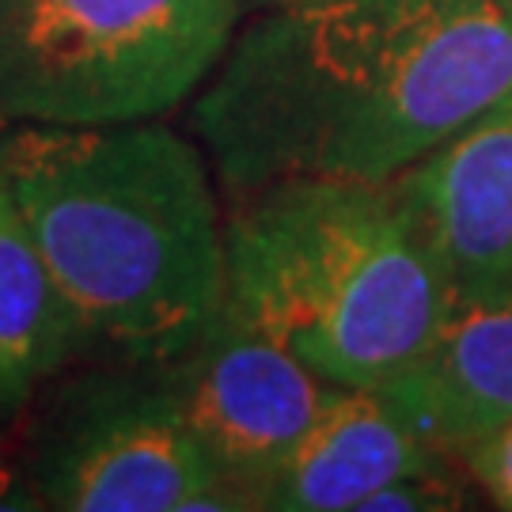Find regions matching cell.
Instances as JSON below:
<instances>
[{
  "label": "cell",
  "instance_id": "6da1fadb",
  "mask_svg": "<svg viewBox=\"0 0 512 512\" xmlns=\"http://www.w3.org/2000/svg\"><path fill=\"white\" fill-rule=\"evenodd\" d=\"M512 99L505 0H323L270 8L194 107L224 186L395 183Z\"/></svg>",
  "mask_w": 512,
  "mask_h": 512
},
{
  "label": "cell",
  "instance_id": "7a4b0ae2",
  "mask_svg": "<svg viewBox=\"0 0 512 512\" xmlns=\"http://www.w3.org/2000/svg\"><path fill=\"white\" fill-rule=\"evenodd\" d=\"M0 175L76 323L137 361H175L224 308V228L198 148L152 122L31 126Z\"/></svg>",
  "mask_w": 512,
  "mask_h": 512
},
{
  "label": "cell",
  "instance_id": "3957f363",
  "mask_svg": "<svg viewBox=\"0 0 512 512\" xmlns=\"http://www.w3.org/2000/svg\"><path fill=\"white\" fill-rule=\"evenodd\" d=\"M224 255V311L334 387L399 376L456 293L395 183L262 186L224 228Z\"/></svg>",
  "mask_w": 512,
  "mask_h": 512
},
{
  "label": "cell",
  "instance_id": "277c9868",
  "mask_svg": "<svg viewBox=\"0 0 512 512\" xmlns=\"http://www.w3.org/2000/svg\"><path fill=\"white\" fill-rule=\"evenodd\" d=\"M239 0H0V118L122 126L220 65Z\"/></svg>",
  "mask_w": 512,
  "mask_h": 512
},
{
  "label": "cell",
  "instance_id": "5b68a950",
  "mask_svg": "<svg viewBox=\"0 0 512 512\" xmlns=\"http://www.w3.org/2000/svg\"><path fill=\"white\" fill-rule=\"evenodd\" d=\"M224 482L258 501L289 459L334 384L319 380L285 346L220 308L205 334L175 357L160 387Z\"/></svg>",
  "mask_w": 512,
  "mask_h": 512
},
{
  "label": "cell",
  "instance_id": "8992f818",
  "mask_svg": "<svg viewBox=\"0 0 512 512\" xmlns=\"http://www.w3.org/2000/svg\"><path fill=\"white\" fill-rule=\"evenodd\" d=\"M220 475L167 395L95 391L38 463L42 505L69 512H183Z\"/></svg>",
  "mask_w": 512,
  "mask_h": 512
},
{
  "label": "cell",
  "instance_id": "52a82bcc",
  "mask_svg": "<svg viewBox=\"0 0 512 512\" xmlns=\"http://www.w3.org/2000/svg\"><path fill=\"white\" fill-rule=\"evenodd\" d=\"M452 289L512 285V99L395 179Z\"/></svg>",
  "mask_w": 512,
  "mask_h": 512
},
{
  "label": "cell",
  "instance_id": "ba28073f",
  "mask_svg": "<svg viewBox=\"0 0 512 512\" xmlns=\"http://www.w3.org/2000/svg\"><path fill=\"white\" fill-rule=\"evenodd\" d=\"M376 391L444 452L512 421V285L456 289L429 346Z\"/></svg>",
  "mask_w": 512,
  "mask_h": 512
},
{
  "label": "cell",
  "instance_id": "9c48e42d",
  "mask_svg": "<svg viewBox=\"0 0 512 512\" xmlns=\"http://www.w3.org/2000/svg\"><path fill=\"white\" fill-rule=\"evenodd\" d=\"M421 471L437 448L376 387H334L289 459L262 490V509L357 512L365 497Z\"/></svg>",
  "mask_w": 512,
  "mask_h": 512
},
{
  "label": "cell",
  "instance_id": "30bf717a",
  "mask_svg": "<svg viewBox=\"0 0 512 512\" xmlns=\"http://www.w3.org/2000/svg\"><path fill=\"white\" fill-rule=\"evenodd\" d=\"M76 334L73 308L0 175V418L31 399L65 361Z\"/></svg>",
  "mask_w": 512,
  "mask_h": 512
},
{
  "label": "cell",
  "instance_id": "8fae6325",
  "mask_svg": "<svg viewBox=\"0 0 512 512\" xmlns=\"http://www.w3.org/2000/svg\"><path fill=\"white\" fill-rule=\"evenodd\" d=\"M459 490L440 471H421L391 482L384 490L365 497L357 512H429V509H459Z\"/></svg>",
  "mask_w": 512,
  "mask_h": 512
},
{
  "label": "cell",
  "instance_id": "7c38bea8",
  "mask_svg": "<svg viewBox=\"0 0 512 512\" xmlns=\"http://www.w3.org/2000/svg\"><path fill=\"white\" fill-rule=\"evenodd\" d=\"M463 456H467V467L478 478V486L494 497L501 509L512 512V421L475 440Z\"/></svg>",
  "mask_w": 512,
  "mask_h": 512
},
{
  "label": "cell",
  "instance_id": "4fadbf2b",
  "mask_svg": "<svg viewBox=\"0 0 512 512\" xmlns=\"http://www.w3.org/2000/svg\"><path fill=\"white\" fill-rule=\"evenodd\" d=\"M38 505H42V497L31 494L8 463H0V509H38Z\"/></svg>",
  "mask_w": 512,
  "mask_h": 512
},
{
  "label": "cell",
  "instance_id": "5bb4252c",
  "mask_svg": "<svg viewBox=\"0 0 512 512\" xmlns=\"http://www.w3.org/2000/svg\"><path fill=\"white\" fill-rule=\"evenodd\" d=\"M262 8H293V4H323V0H255Z\"/></svg>",
  "mask_w": 512,
  "mask_h": 512
},
{
  "label": "cell",
  "instance_id": "9a60e30c",
  "mask_svg": "<svg viewBox=\"0 0 512 512\" xmlns=\"http://www.w3.org/2000/svg\"><path fill=\"white\" fill-rule=\"evenodd\" d=\"M505 4H512V0H505Z\"/></svg>",
  "mask_w": 512,
  "mask_h": 512
}]
</instances>
